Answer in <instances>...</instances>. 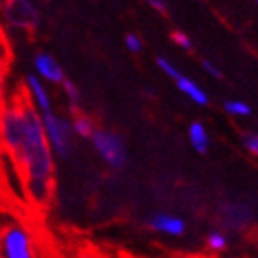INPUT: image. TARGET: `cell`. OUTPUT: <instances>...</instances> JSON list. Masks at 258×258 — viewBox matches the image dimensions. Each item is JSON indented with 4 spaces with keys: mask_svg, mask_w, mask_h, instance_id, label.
Here are the masks:
<instances>
[{
    "mask_svg": "<svg viewBox=\"0 0 258 258\" xmlns=\"http://www.w3.org/2000/svg\"><path fill=\"white\" fill-rule=\"evenodd\" d=\"M0 258H39L35 232L21 216L0 231Z\"/></svg>",
    "mask_w": 258,
    "mask_h": 258,
    "instance_id": "obj_1",
    "label": "cell"
},
{
    "mask_svg": "<svg viewBox=\"0 0 258 258\" xmlns=\"http://www.w3.org/2000/svg\"><path fill=\"white\" fill-rule=\"evenodd\" d=\"M41 120H43V129L50 144V150L55 159H61V161L70 159L72 151H74V131L70 125V120L54 111L41 114Z\"/></svg>",
    "mask_w": 258,
    "mask_h": 258,
    "instance_id": "obj_2",
    "label": "cell"
},
{
    "mask_svg": "<svg viewBox=\"0 0 258 258\" xmlns=\"http://www.w3.org/2000/svg\"><path fill=\"white\" fill-rule=\"evenodd\" d=\"M91 144L98 157L102 159L109 168L122 170L127 164V146L124 137L113 129L98 127L91 137Z\"/></svg>",
    "mask_w": 258,
    "mask_h": 258,
    "instance_id": "obj_3",
    "label": "cell"
},
{
    "mask_svg": "<svg viewBox=\"0 0 258 258\" xmlns=\"http://www.w3.org/2000/svg\"><path fill=\"white\" fill-rule=\"evenodd\" d=\"M2 26L24 33H35L41 24V10L30 0H8L0 10Z\"/></svg>",
    "mask_w": 258,
    "mask_h": 258,
    "instance_id": "obj_4",
    "label": "cell"
},
{
    "mask_svg": "<svg viewBox=\"0 0 258 258\" xmlns=\"http://www.w3.org/2000/svg\"><path fill=\"white\" fill-rule=\"evenodd\" d=\"M33 70H35V76L39 80L46 81V83L61 85L67 80L59 61L55 59L54 55H50L48 52H37L33 55Z\"/></svg>",
    "mask_w": 258,
    "mask_h": 258,
    "instance_id": "obj_5",
    "label": "cell"
},
{
    "mask_svg": "<svg viewBox=\"0 0 258 258\" xmlns=\"http://www.w3.org/2000/svg\"><path fill=\"white\" fill-rule=\"evenodd\" d=\"M146 223L153 232H159L164 236L179 238L186 232V223L183 218L175 214H168V212H153Z\"/></svg>",
    "mask_w": 258,
    "mask_h": 258,
    "instance_id": "obj_6",
    "label": "cell"
},
{
    "mask_svg": "<svg viewBox=\"0 0 258 258\" xmlns=\"http://www.w3.org/2000/svg\"><path fill=\"white\" fill-rule=\"evenodd\" d=\"M22 85H24V91H26L30 102L33 103V107L37 109L39 113L44 114L54 111L52 109V98H50V92L44 85V81L39 80L35 74H26Z\"/></svg>",
    "mask_w": 258,
    "mask_h": 258,
    "instance_id": "obj_7",
    "label": "cell"
},
{
    "mask_svg": "<svg viewBox=\"0 0 258 258\" xmlns=\"http://www.w3.org/2000/svg\"><path fill=\"white\" fill-rule=\"evenodd\" d=\"M175 85H177L179 91L183 92L188 100H192L196 105L205 107V105H209L210 103V98H209V94H207V91H205L203 87H199L192 78H188V76L181 74V78L175 81Z\"/></svg>",
    "mask_w": 258,
    "mask_h": 258,
    "instance_id": "obj_8",
    "label": "cell"
},
{
    "mask_svg": "<svg viewBox=\"0 0 258 258\" xmlns=\"http://www.w3.org/2000/svg\"><path fill=\"white\" fill-rule=\"evenodd\" d=\"M186 135H188V142L196 153H201V155H203V153L209 151L210 135L201 120H194L192 124L188 125V129H186Z\"/></svg>",
    "mask_w": 258,
    "mask_h": 258,
    "instance_id": "obj_9",
    "label": "cell"
},
{
    "mask_svg": "<svg viewBox=\"0 0 258 258\" xmlns=\"http://www.w3.org/2000/svg\"><path fill=\"white\" fill-rule=\"evenodd\" d=\"M70 125H72V131H74V137H80V139L91 140V137L94 135V131L98 129L96 122L85 113H78L70 118Z\"/></svg>",
    "mask_w": 258,
    "mask_h": 258,
    "instance_id": "obj_10",
    "label": "cell"
},
{
    "mask_svg": "<svg viewBox=\"0 0 258 258\" xmlns=\"http://www.w3.org/2000/svg\"><path fill=\"white\" fill-rule=\"evenodd\" d=\"M61 89H63L67 103H69L70 114L74 116V114L81 113V92H80V89H78V85H76L74 81L64 80L63 83H61Z\"/></svg>",
    "mask_w": 258,
    "mask_h": 258,
    "instance_id": "obj_11",
    "label": "cell"
},
{
    "mask_svg": "<svg viewBox=\"0 0 258 258\" xmlns=\"http://www.w3.org/2000/svg\"><path fill=\"white\" fill-rule=\"evenodd\" d=\"M223 111L229 116H234V118H247V116L253 114V107L249 103L242 102V100H225L223 102Z\"/></svg>",
    "mask_w": 258,
    "mask_h": 258,
    "instance_id": "obj_12",
    "label": "cell"
},
{
    "mask_svg": "<svg viewBox=\"0 0 258 258\" xmlns=\"http://www.w3.org/2000/svg\"><path fill=\"white\" fill-rule=\"evenodd\" d=\"M205 243L207 247L212 251V253H223L227 247H229V238L223 231L216 229V231H210L205 238Z\"/></svg>",
    "mask_w": 258,
    "mask_h": 258,
    "instance_id": "obj_13",
    "label": "cell"
},
{
    "mask_svg": "<svg viewBox=\"0 0 258 258\" xmlns=\"http://www.w3.org/2000/svg\"><path fill=\"white\" fill-rule=\"evenodd\" d=\"M155 64L159 67V70H161L162 74L166 76V78H170V80L177 81L179 78H181V70H179L172 61L168 59V57H164V55H159V57L155 59Z\"/></svg>",
    "mask_w": 258,
    "mask_h": 258,
    "instance_id": "obj_14",
    "label": "cell"
},
{
    "mask_svg": "<svg viewBox=\"0 0 258 258\" xmlns=\"http://www.w3.org/2000/svg\"><path fill=\"white\" fill-rule=\"evenodd\" d=\"M240 140H242L243 150L247 151L249 155H253L258 159V133H253V131H243L242 137H240Z\"/></svg>",
    "mask_w": 258,
    "mask_h": 258,
    "instance_id": "obj_15",
    "label": "cell"
},
{
    "mask_svg": "<svg viewBox=\"0 0 258 258\" xmlns=\"http://www.w3.org/2000/svg\"><path fill=\"white\" fill-rule=\"evenodd\" d=\"M170 39H172V43L175 44V46H179L181 50H186V52H190V50L194 48L192 37H190L188 33L181 32V30H173V32L170 33Z\"/></svg>",
    "mask_w": 258,
    "mask_h": 258,
    "instance_id": "obj_16",
    "label": "cell"
},
{
    "mask_svg": "<svg viewBox=\"0 0 258 258\" xmlns=\"http://www.w3.org/2000/svg\"><path fill=\"white\" fill-rule=\"evenodd\" d=\"M124 44L131 54H140V52L144 50V41H142V37H140L139 33H133V32L125 33Z\"/></svg>",
    "mask_w": 258,
    "mask_h": 258,
    "instance_id": "obj_17",
    "label": "cell"
},
{
    "mask_svg": "<svg viewBox=\"0 0 258 258\" xmlns=\"http://www.w3.org/2000/svg\"><path fill=\"white\" fill-rule=\"evenodd\" d=\"M8 67L4 59H0V109L4 107V103L8 102V94H6V83H8Z\"/></svg>",
    "mask_w": 258,
    "mask_h": 258,
    "instance_id": "obj_18",
    "label": "cell"
},
{
    "mask_svg": "<svg viewBox=\"0 0 258 258\" xmlns=\"http://www.w3.org/2000/svg\"><path fill=\"white\" fill-rule=\"evenodd\" d=\"M201 67H203L205 74H209L210 78H216V80H221L223 78V72L216 63H212L210 59H203L201 61Z\"/></svg>",
    "mask_w": 258,
    "mask_h": 258,
    "instance_id": "obj_19",
    "label": "cell"
},
{
    "mask_svg": "<svg viewBox=\"0 0 258 258\" xmlns=\"http://www.w3.org/2000/svg\"><path fill=\"white\" fill-rule=\"evenodd\" d=\"M148 6H150L153 11H157L159 15H162V17L170 15V6H168V2H164V0H148Z\"/></svg>",
    "mask_w": 258,
    "mask_h": 258,
    "instance_id": "obj_20",
    "label": "cell"
},
{
    "mask_svg": "<svg viewBox=\"0 0 258 258\" xmlns=\"http://www.w3.org/2000/svg\"><path fill=\"white\" fill-rule=\"evenodd\" d=\"M17 212H13V210H10V209H2V207H0V231H2V229H4L6 225H8V223H10L11 220H13V218H17Z\"/></svg>",
    "mask_w": 258,
    "mask_h": 258,
    "instance_id": "obj_21",
    "label": "cell"
},
{
    "mask_svg": "<svg viewBox=\"0 0 258 258\" xmlns=\"http://www.w3.org/2000/svg\"><path fill=\"white\" fill-rule=\"evenodd\" d=\"M0 207L2 209H10V210H13L11 209V203H10V199H8V196H6V192L2 190V186H0ZM15 212V210H13Z\"/></svg>",
    "mask_w": 258,
    "mask_h": 258,
    "instance_id": "obj_22",
    "label": "cell"
},
{
    "mask_svg": "<svg viewBox=\"0 0 258 258\" xmlns=\"http://www.w3.org/2000/svg\"><path fill=\"white\" fill-rule=\"evenodd\" d=\"M0 179H2V151H0Z\"/></svg>",
    "mask_w": 258,
    "mask_h": 258,
    "instance_id": "obj_23",
    "label": "cell"
},
{
    "mask_svg": "<svg viewBox=\"0 0 258 258\" xmlns=\"http://www.w3.org/2000/svg\"><path fill=\"white\" fill-rule=\"evenodd\" d=\"M256 6H258V2H256Z\"/></svg>",
    "mask_w": 258,
    "mask_h": 258,
    "instance_id": "obj_24",
    "label": "cell"
}]
</instances>
